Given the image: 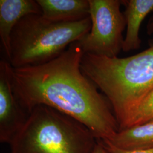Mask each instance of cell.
<instances>
[{
    "instance_id": "30bf717a",
    "label": "cell",
    "mask_w": 153,
    "mask_h": 153,
    "mask_svg": "<svg viewBox=\"0 0 153 153\" xmlns=\"http://www.w3.org/2000/svg\"><path fill=\"white\" fill-rule=\"evenodd\" d=\"M107 141L117 148L126 150L153 148V121L119 131Z\"/></svg>"
},
{
    "instance_id": "6da1fadb",
    "label": "cell",
    "mask_w": 153,
    "mask_h": 153,
    "mask_svg": "<svg viewBox=\"0 0 153 153\" xmlns=\"http://www.w3.org/2000/svg\"><path fill=\"white\" fill-rule=\"evenodd\" d=\"M84 52L71 43L59 57L39 65L14 68L10 74L18 103L28 114L43 105L81 122L97 140H109L119 126L108 100L82 71Z\"/></svg>"
},
{
    "instance_id": "9c48e42d",
    "label": "cell",
    "mask_w": 153,
    "mask_h": 153,
    "mask_svg": "<svg viewBox=\"0 0 153 153\" xmlns=\"http://www.w3.org/2000/svg\"><path fill=\"white\" fill-rule=\"evenodd\" d=\"M122 4L126 6L124 14L126 23L123 51L128 52L141 47L140 27L145 18L153 11V0H127L122 1Z\"/></svg>"
},
{
    "instance_id": "277c9868",
    "label": "cell",
    "mask_w": 153,
    "mask_h": 153,
    "mask_svg": "<svg viewBox=\"0 0 153 153\" xmlns=\"http://www.w3.org/2000/svg\"><path fill=\"white\" fill-rule=\"evenodd\" d=\"M91 27L90 16L76 22H54L42 14H29L13 30L7 61L14 68L47 63L61 55Z\"/></svg>"
},
{
    "instance_id": "8992f818",
    "label": "cell",
    "mask_w": 153,
    "mask_h": 153,
    "mask_svg": "<svg viewBox=\"0 0 153 153\" xmlns=\"http://www.w3.org/2000/svg\"><path fill=\"white\" fill-rule=\"evenodd\" d=\"M10 68L8 61H0V142L9 144L28 116L14 95Z\"/></svg>"
},
{
    "instance_id": "3957f363",
    "label": "cell",
    "mask_w": 153,
    "mask_h": 153,
    "mask_svg": "<svg viewBox=\"0 0 153 153\" xmlns=\"http://www.w3.org/2000/svg\"><path fill=\"white\" fill-rule=\"evenodd\" d=\"M97 142L81 122L40 105L9 143L10 153H92Z\"/></svg>"
},
{
    "instance_id": "7a4b0ae2",
    "label": "cell",
    "mask_w": 153,
    "mask_h": 153,
    "mask_svg": "<svg viewBox=\"0 0 153 153\" xmlns=\"http://www.w3.org/2000/svg\"><path fill=\"white\" fill-rule=\"evenodd\" d=\"M81 68L108 100L120 131L137 106L153 91V44L126 57L84 53Z\"/></svg>"
},
{
    "instance_id": "5bb4252c",
    "label": "cell",
    "mask_w": 153,
    "mask_h": 153,
    "mask_svg": "<svg viewBox=\"0 0 153 153\" xmlns=\"http://www.w3.org/2000/svg\"><path fill=\"white\" fill-rule=\"evenodd\" d=\"M146 31L149 35H151L153 34V16L150 18L148 21L146 26Z\"/></svg>"
},
{
    "instance_id": "ba28073f",
    "label": "cell",
    "mask_w": 153,
    "mask_h": 153,
    "mask_svg": "<svg viewBox=\"0 0 153 153\" xmlns=\"http://www.w3.org/2000/svg\"><path fill=\"white\" fill-rule=\"evenodd\" d=\"M42 16L49 21L72 22L90 16L88 0H37Z\"/></svg>"
},
{
    "instance_id": "5b68a950",
    "label": "cell",
    "mask_w": 153,
    "mask_h": 153,
    "mask_svg": "<svg viewBox=\"0 0 153 153\" xmlns=\"http://www.w3.org/2000/svg\"><path fill=\"white\" fill-rule=\"evenodd\" d=\"M91 27L77 42L84 53L109 58L118 57L124 38L126 17L121 11L122 1L88 0Z\"/></svg>"
},
{
    "instance_id": "4fadbf2b",
    "label": "cell",
    "mask_w": 153,
    "mask_h": 153,
    "mask_svg": "<svg viewBox=\"0 0 153 153\" xmlns=\"http://www.w3.org/2000/svg\"><path fill=\"white\" fill-rule=\"evenodd\" d=\"M92 153H110L105 148L103 143L100 140H97V142L94 147Z\"/></svg>"
},
{
    "instance_id": "8fae6325",
    "label": "cell",
    "mask_w": 153,
    "mask_h": 153,
    "mask_svg": "<svg viewBox=\"0 0 153 153\" xmlns=\"http://www.w3.org/2000/svg\"><path fill=\"white\" fill-rule=\"evenodd\" d=\"M150 121H153V91L132 112L123 129Z\"/></svg>"
},
{
    "instance_id": "52a82bcc",
    "label": "cell",
    "mask_w": 153,
    "mask_h": 153,
    "mask_svg": "<svg viewBox=\"0 0 153 153\" xmlns=\"http://www.w3.org/2000/svg\"><path fill=\"white\" fill-rule=\"evenodd\" d=\"M32 14H42L36 1L0 0V39L7 60L10 57V36L13 28L23 17Z\"/></svg>"
},
{
    "instance_id": "7c38bea8",
    "label": "cell",
    "mask_w": 153,
    "mask_h": 153,
    "mask_svg": "<svg viewBox=\"0 0 153 153\" xmlns=\"http://www.w3.org/2000/svg\"><path fill=\"white\" fill-rule=\"evenodd\" d=\"M110 153H153V148L137 150H126L117 148L107 140H101Z\"/></svg>"
}]
</instances>
